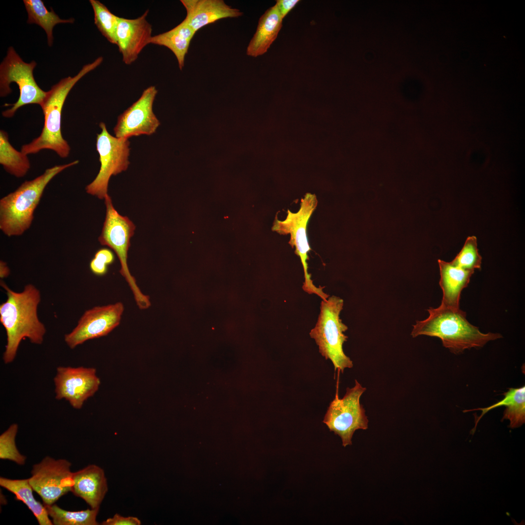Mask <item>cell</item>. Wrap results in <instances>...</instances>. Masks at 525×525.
<instances>
[{"label": "cell", "instance_id": "4dcf8cb0", "mask_svg": "<svg viewBox=\"0 0 525 525\" xmlns=\"http://www.w3.org/2000/svg\"><path fill=\"white\" fill-rule=\"evenodd\" d=\"M299 1V0H276V5L282 19Z\"/></svg>", "mask_w": 525, "mask_h": 525}, {"label": "cell", "instance_id": "6da1fadb", "mask_svg": "<svg viewBox=\"0 0 525 525\" xmlns=\"http://www.w3.org/2000/svg\"><path fill=\"white\" fill-rule=\"evenodd\" d=\"M0 285L7 297V300L0 305V321L6 333L2 358L7 364L15 359L23 339L28 338L32 343L41 344L46 329L37 315L41 295L37 288L28 284L22 292H17L3 281H0Z\"/></svg>", "mask_w": 525, "mask_h": 525}, {"label": "cell", "instance_id": "277c9868", "mask_svg": "<svg viewBox=\"0 0 525 525\" xmlns=\"http://www.w3.org/2000/svg\"><path fill=\"white\" fill-rule=\"evenodd\" d=\"M79 163H69L47 169L39 176L23 182L15 191L0 200V229L8 237L22 235L31 227L35 210L49 182L64 170Z\"/></svg>", "mask_w": 525, "mask_h": 525}, {"label": "cell", "instance_id": "9c48e42d", "mask_svg": "<svg viewBox=\"0 0 525 525\" xmlns=\"http://www.w3.org/2000/svg\"><path fill=\"white\" fill-rule=\"evenodd\" d=\"M337 380L336 392L324 416L323 422L330 431L341 438L342 445H351V439L355 431L368 428V419L365 410L361 404V395L366 390L357 381L352 388L348 387L344 397L338 396Z\"/></svg>", "mask_w": 525, "mask_h": 525}, {"label": "cell", "instance_id": "8992f818", "mask_svg": "<svg viewBox=\"0 0 525 525\" xmlns=\"http://www.w3.org/2000/svg\"><path fill=\"white\" fill-rule=\"evenodd\" d=\"M105 218L98 240L101 245L108 246L116 254L120 262V273L128 283L138 307L141 310L150 307L148 296L143 294L131 274L127 264L128 251L130 239L134 234L135 225L127 216L119 214L114 208L108 194L105 198Z\"/></svg>", "mask_w": 525, "mask_h": 525}, {"label": "cell", "instance_id": "f1b7e54d", "mask_svg": "<svg viewBox=\"0 0 525 525\" xmlns=\"http://www.w3.org/2000/svg\"><path fill=\"white\" fill-rule=\"evenodd\" d=\"M114 261V254L110 249L101 248L96 252L94 257L91 260L90 269L96 276H104L108 271V266L112 264Z\"/></svg>", "mask_w": 525, "mask_h": 525}, {"label": "cell", "instance_id": "484cf974", "mask_svg": "<svg viewBox=\"0 0 525 525\" xmlns=\"http://www.w3.org/2000/svg\"><path fill=\"white\" fill-rule=\"evenodd\" d=\"M94 15V23L102 35L111 43L117 45L116 31L119 17L112 13L102 3L90 0Z\"/></svg>", "mask_w": 525, "mask_h": 525}, {"label": "cell", "instance_id": "d6986e66", "mask_svg": "<svg viewBox=\"0 0 525 525\" xmlns=\"http://www.w3.org/2000/svg\"><path fill=\"white\" fill-rule=\"evenodd\" d=\"M282 25V19L275 4L260 17L256 32L247 47L246 54L256 57L265 53L277 38Z\"/></svg>", "mask_w": 525, "mask_h": 525}, {"label": "cell", "instance_id": "52a82bcc", "mask_svg": "<svg viewBox=\"0 0 525 525\" xmlns=\"http://www.w3.org/2000/svg\"><path fill=\"white\" fill-rule=\"evenodd\" d=\"M318 201L316 196L306 193L302 198L300 208L297 212L287 210L285 220H279L276 218L272 230L280 234L290 235L289 244L295 248V253L300 258L304 271V281L302 288L310 294H315L322 300H326L329 295L323 292V288L315 286L308 273L307 261L308 253L311 248L309 246L307 227L309 220L317 207Z\"/></svg>", "mask_w": 525, "mask_h": 525}, {"label": "cell", "instance_id": "ffe728a7", "mask_svg": "<svg viewBox=\"0 0 525 525\" xmlns=\"http://www.w3.org/2000/svg\"><path fill=\"white\" fill-rule=\"evenodd\" d=\"M504 398L501 401L485 408L465 410L463 412L473 410H481L482 413L479 417L475 418V426L472 429V434L475 431L476 426L482 417L489 411L502 406H505L506 409L503 413L502 420H508L510 421L509 427L511 428L521 426L525 422V386L519 388H509L508 390L503 394Z\"/></svg>", "mask_w": 525, "mask_h": 525}, {"label": "cell", "instance_id": "cb8c5ba5", "mask_svg": "<svg viewBox=\"0 0 525 525\" xmlns=\"http://www.w3.org/2000/svg\"><path fill=\"white\" fill-rule=\"evenodd\" d=\"M0 163L8 173L18 178L25 176L31 167L27 155L11 144L7 133L3 130L0 131Z\"/></svg>", "mask_w": 525, "mask_h": 525}, {"label": "cell", "instance_id": "ba28073f", "mask_svg": "<svg viewBox=\"0 0 525 525\" xmlns=\"http://www.w3.org/2000/svg\"><path fill=\"white\" fill-rule=\"evenodd\" d=\"M36 65L35 61L26 63L15 51L10 47L5 57L0 65V95L5 97L12 90L11 83H16L19 88V96L18 101L10 105L12 106L2 112L6 118L12 117L20 107L29 104L40 105L46 94L37 84L33 75V70Z\"/></svg>", "mask_w": 525, "mask_h": 525}, {"label": "cell", "instance_id": "d4e9b609", "mask_svg": "<svg viewBox=\"0 0 525 525\" xmlns=\"http://www.w3.org/2000/svg\"><path fill=\"white\" fill-rule=\"evenodd\" d=\"M54 525H97L96 520L100 507L80 511L63 509L55 504L45 505Z\"/></svg>", "mask_w": 525, "mask_h": 525}, {"label": "cell", "instance_id": "7c38bea8", "mask_svg": "<svg viewBox=\"0 0 525 525\" xmlns=\"http://www.w3.org/2000/svg\"><path fill=\"white\" fill-rule=\"evenodd\" d=\"M123 311L120 302L86 311L76 327L65 335V342L73 349L87 340L107 335L120 324Z\"/></svg>", "mask_w": 525, "mask_h": 525}, {"label": "cell", "instance_id": "5bb4252c", "mask_svg": "<svg viewBox=\"0 0 525 525\" xmlns=\"http://www.w3.org/2000/svg\"><path fill=\"white\" fill-rule=\"evenodd\" d=\"M157 93L155 86L149 87L137 101L118 117L114 128L116 137L128 139L133 136L151 135L155 133L160 124L153 110Z\"/></svg>", "mask_w": 525, "mask_h": 525}, {"label": "cell", "instance_id": "603a6c76", "mask_svg": "<svg viewBox=\"0 0 525 525\" xmlns=\"http://www.w3.org/2000/svg\"><path fill=\"white\" fill-rule=\"evenodd\" d=\"M23 2L28 15L27 22L36 24L44 30L49 46H52L53 44L52 31L56 24L61 23H72L74 21L73 18L68 19L60 18L52 8L49 11L41 0H24Z\"/></svg>", "mask_w": 525, "mask_h": 525}, {"label": "cell", "instance_id": "44dd1931", "mask_svg": "<svg viewBox=\"0 0 525 525\" xmlns=\"http://www.w3.org/2000/svg\"><path fill=\"white\" fill-rule=\"evenodd\" d=\"M195 34L184 19L171 30L152 36L150 44L164 46L170 49L175 54L179 68L182 70L191 40Z\"/></svg>", "mask_w": 525, "mask_h": 525}, {"label": "cell", "instance_id": "5b68a950", "mask_svg": "<svg viewBox=\"0 0 525 525\" xmlns=\"http://www.w3.org/2000/svg\"><path fill=\"white\" fill-rule=\"evenodd\" d=\"M343 305V300L335 296L322 300L317 321L310 332L321 355L332 361L335 371L337 369L342 373L345 368L353 367L352 361L343 349V344L348 339L344 333L348 327L340 318Z\"/></svg>", "mask_w": 525, "mask_h": 525}, {"label": "cell", "instance_id": "e0dca14e", "mask_svg": "<svg viewBox=\"0 0 525 525\" xmlns=\"http://www.w3.org/2000/svg\"><path fill=\"white\" fill-rule=\"evenodd\" d=\"M186 10L185 18L196 33L205 26L225 18H238L243 15L239 9L232 8L223 0H181Z\"/></svg>", "mask_w": 525, "mask_h": 525}, {"label": "cell", "instance_id": "ac0fdd59", "mask_svg": "<svg viewBox=\"0 0 525 525\" xmlns=\"http://www.w3.org/2000/svg\"><path fill=\"white\" fill-rule=\"evenodd\" d=\"M440 271L439 285L442 291L441 305L453 309H460L462 291L466 288L474 272L438 259Z\"/></svg>", "mask_w": 525, "mask_h": 525}, {"label": "cell", "instance_id": "4fadbf2b", "mask_svg": "<svg viewBox=\"0 0 525 525\" xmlns=\"http://www.w3.org/2000/svg\"><path fill=\"white\" fill-rule=\"evenodd\" d=\"M55 398L65 399L75 409L98 390L100 380L93 368L58 367L54 378Z\"/></svg>", "mask_w": 525, "mask_h": 525}, {"label": "cell", "instance_id": "f546056e", "mask_svg": "<svg viewBox=\"0 0 525 525\" xmlns=\"http://www.w3.org/2000/svg\"><path fill=\"white\" fill-rule=\"evenodd\" d=\"M140 520L134 516H122L119 514H115L112 517L109 518L103 521L102 525H140Z\"/></svg>", "mask_w": 525, "mask_h": 525}, {"label": "cell", "instance_id": "3957f363", "mask_svg": "<svg viewBox=\"0 0 525 525\" xmlns=\"http://www.w3.org/2000/svg\"><path fill=\"white\" fill-rule=\"evenodd\" d=\"M103 60L102 57H98L91 63L84 65L77 75L62 79L46 92L40 105L44 116L43 129L38 137L21 146L22 152L28 155L49 149L54 151L61 158L69 156L70 148L61 133L62 110L65 101L76 83L99 66Z\"/></svg>", "mask_w": 525, "mask_h": 525}, {"label": "cell", "instance_id": "7402d4cb", "mask_svg": "<svg viewBox=\"0 0 525 525\" xmlns=\"http://www.w3.org/2000/svg\"><path fill=\"white\" fill-rule=\"evenodd\" d=\"M0 486L14 494L17 500L22 502L33 513L39 525H53L45 505L35 498L34 490L28 479H12L0 477Z\"/></svg>", "mask_w": 525, "mask_h": 525}, {"label": "cell", "instance_id": "30bf717a", "mask_svg": "<svg viewBox=\"0 0 525 525\" xmlns=\"http://www.w3.org/2000/svg\"><path fill=\"white\" fill-rule=\"evenodd\" d=\"M101 132L96 138V149L101 164L95 179L86 187V192L103 199L108 195V186L112 175L126 170L130 164V142L127 139L118 138L108 132L104 122H100Z\"/></svg>", "mask_w": 525, "mask_h": 525}, {"label": "cell", "instance_id": "2e32d148", "mask_svg": "<svg viewBox=\"0 0 525 525\" xmlns=\"http://www.w3.org/2000/svg\"><path fill=\"white\" fill-rule=\"evenodd\" d=\"M72 479L71 492L91 508H99L108 491L104 470L96 465H89L72 472Z\"/></svg>", "mask_w": 525, "mask_h": 525}, {"label": "cell", "instance_id": "4316f807", "mask_svg": "<svg viewBox=\"0 0 525 525\" xmlns=\"http://www.w3.org/2000/svg\"><path fill=\"white\" fill-rule=\"evenodd\" d=\"M450 262L465 270L473 272L475 269L480 270L482 257L478 252L476 237L469 236L460 252Z\"/></svg>", "mask_w": 525, "mask_h": 525}, {"label": "cell", "instance_id": "8fae6325", "mask_svg": "<svg viewBox=\"0 0 525 525\" xmlns=\"http://www.w3.org/2000/svg\"><path fill=\"white\" fill-rule=\"evenodd\" d=\"M71 466L66 459H55L49 456L33 466L29 482L44 505L55 504L61 497L71 491Z\"/></svg>", "mask_w": 525, "mask_h": 525}, {"label": "cell", "instance_id": "9a60e30c", "mask_svg": "<svg viewBox=\"0 0 525 525\" xmlns=\"http://www.w3.org/2000/svg\"><path fill=\"white\" fill-rule=\"evenodd\" d=\"M149 10L135 19L119 17L116 31L117 45L122 61L131 65L143 48L150 44L152 25L147 20Z\"/></svg>", "mask_w": 525, "mask_h": 525}, {"label": "cell", "instance_id": "1f68e13d", "mask_svg": "<svg viewBox=\"0 0 525 525\" xmlns=\"http://www.w3.org/2000/svg\"><path fill=\"white\" fill-rule=\"evenodd\" d=\"M10 274V269L5 262L3 261L0 262V277L4 278Z\"/></svg>", "mask_w": 525, "mask_h": 525}, {"label": "cell", "instance_id": "7a4b0ae2", "mask_svg": "<svg viewBox=\"0 0 525 525\" xmlns=\"http://www.w3.org/2000/svg\"><path fill=\"white\" fill-rule=\"evenodd\" d=\"M427 311L428 317L416 322L411 335L413 337L421 335L437 337L443 346L454 354L471 348H481L489 341L502 337L498 333L480 332L467 320L466 312L460 309H453L440 305Z\"/></svg>", "mask_w": 525, "mask_h": 525}, {"label": "cell", "instance_id": "83f0119b", "mask_svg": "<svg viewBox=\"0 0 525 525\" xmlns=\"http://www.w3.org/2000/svg\"><path fill=\"white\" fill-rule=\"evenodd\" d=\"M18 425L13 423L0 436V458L15 462L19 465L25 464L26 457L20 453L15 442Z\"/></svg>", "mask_w": 525, "mask_h": 525}]
</instances>
